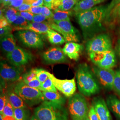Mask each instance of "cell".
I'll list each match as a JSON object with an SVG mask.
<instances>
[{"instance_id":"obj_12","label":"cell","mask_w":120,"mask_h":120,"mask_svg":"<svg viewBox=\"0 0 120 120\" xmlns=\"http://www.w3.org/2000/svg\"><path fill=\"white\" fill-rule=\"evenodd\" d=\"M92 70L103 87L108 90L113 89L115 72L112 69H102L93 66Z\"/></svg>"},{"instance_id":"obj_54","label":"cell","mask_w":120,"mask_h":120,"mask_svg":"<svg viewBox=\"0 0 120 120\" xmlns=\"http://www.w3.org/2000/svg\"><path fill=\"white\" fill-rule=\"evenodd\" d=\"M30 120H39L35 116H33L31 118Z\"/></svg>"},{"instance_id":"obj_35","label":"cell","mask_w":120,"mask_h":120,"mask_svg":"<svg viewBox=\"0 0 120 120\" xmlns=\"http://www.w3.org/2000/svg\"><path fill=\"white\" fill-rule=\"evenodd\" d=\"M111 17L112 19L113 18L115 20L120 21V4L112 10L109 17Z\"/></svg>"},{"instance_id":"obj_10","label":"cell","mask_w":120,"mask_h":120,"mask_svg":"<svg viewBox=\"0 0 120 120\" xmlns=\"http://www.w3.org/2000/svg\"><path fill=\"white\" fill-rule=\"evenodd\" d=\"M48 75L52 82L57 90L67 97H71L76 90V83L74 78L70 80H61L56 78L52 74L47 71Z\"/></svg>"},{"instance_id":"obj_32","label":"cell","mask_w":120,"mask_h":120,"mask_svg":"<svg viewBox=\"0 0 120 120\" xmlns=\"http://www.w3.org/2000/svg\"><path fill=\"white\" fill-rule=\"evenodd\" d=\"M36 71L37 78L41 83L44 82L49 78L47 71L42 69H36Z\"/></svg>"},{"instance_id":"obj_17","label":"cell","mask_w":120,"mask_h":120,"mask_svg":"<svg viewBox=\"0 0 120 120\" xmlns=\"http://www.w3.org/2000/svg\"><path fill=\"white\" fill-rule=\"evenodd\" d=\"M83 49L82 45L77 42H70L66 43L63 49L65 55L72 60H77Z\"/></svg>"},{"instance_id":"obj_49","label":"cell","mask_w":120,"mask_h":120,"mask_svg":"<svg viewBox=\"0 0 120 120\" xmlns=\"http://www.w3.org/2000/svg\"><path fill=\"white\" fill-rule=\"evenodd\" d=\"M44 0V5L51 9V6L52 1L53 0Z\"/></svg>"},{"instance_id":"obj_19","label":"cell","mask_w":120,"mask_h":120,"mask_svg":"<svg viewBox=\"0 0 120 120\" xmlns=\"http://www.w3.org/2000/svg\"><path fill=\"white\" fill-rule=\"evenodd\" d=\"M0 45L2 50L7 55L16 48V40L12 34L0 38Z\"/></svg>"},{"instance_id":"obj_22","label":"cell","mask_w":120,"mask_h":120,"mask_svg":"<svg viewBox=\"0 0 120 120\" xmlns=\"http://www.w3.org/2000/svg\"><path fill=\"white\" fill-rule=\"evenodd\" d=\"M46 101L53 103L64 105L65 99L61 95L57 92H42Z\"/></svg>"},{"instance_id":"obj_28","label":"cell","mask_w":120,"mask_h":120,"mask_svg":"<svg viewBox=\"0 0 120 120\" xmlns=\"http://www.w3.org/2000/svg\"><path fill=\"white\" fill-rule=\"evenodd\" d=\"M26 108H14V116L17 120H26L28 116Z\"/></svg>"},{"instance_id":"obj_33","label":"cell","mask_w":120,"mask_h":120,"mask_svg":"<svg viewBox=\"0 0 120 120\" xmlns=\"http://www.w3.org/2000/svg\"><path fill=\"white\" fill-rule=\"evenodd\" d=\"M14 109L12 105L8 99V101L6 104L3 111V116H14Z\"/></svg>"},{"instance_id":"obj_46","label":"cell","mask_w":120,"mask_h":120,"mask_svg":"<svg viewBox=\"0 0 120 120\" xmlns=\"http://www.w3.org/2000/svg\"><path fill=\"white\" fill-rule=\"evenodd\" d=\"M43 6L38 7H31L29 11L33 13L34 14H41V11Z\"/></svg>"},{"instance_id":"obj_5","label":"cell","mask_w":120,"mask_h":120,"mask_svg":"<svg viewBox=\"0 0 120 120\" xmlns=\"http://www.w3.org/2000/svg\"><path fill=\"white\" fill-rule=\"evenodd\" d=\"M14 92L30 107L46 101L41 90L30 87L23 82H20L15 86Z\"/></svg>"},{"instance_id":"obj_41","label":"cell","mask_w":120,"mask_h":120,"mask_svg":"<svg viewBox=\"0 0 120 120\" xmlns=\"http://www.w3.org/2000/svg\"><path fill=\"white\" fill-rule=\"evenodd\" d=\"M89 117L90 120H100L94 108L92 105L90 108Z\"/></svg>"},{"instance_id":"obj_6","label":"cell","mask_w":120,"mask_h":120,"mask_svg":"<svg viewBox=\"0 0 120 120\" xmlns=\"http://www.w3.org/2000/svg\"><path fill=\"white\" fill-rule=\"evenodd\" d=\"M49 24L52 29L55 30L62 35L66 42H77L79 41L78 31L70 21H63L53 23L50 22Z\"/></svg>"},{"instance_id":"obj_18","label":"cell","mask_w":120,"mask_h":120,"mask_svg":"<svg viewBox=\"0 0 120 120\" xmlns=\"http://www.w3.org/2000/svg\"><path fill=\"white\" fill-rule=\"evenodd\" d=\"M105 0H80L74 6L72 10L76 15L94 8L95 5Z\"/></svg>"},{"instance_id":"obj_52","label":"cell","mask_w":120,"mask_h":120,"mask_svg":"<svg viewBox=\"0 0 120 120\" xmlns=\"http://www.w3.org/2000/svg\"><path fill=\"white\" fill-rule=\"evenodd\" d=\"M3 117L4 120H17L14 116H3Z\"/></svg>"},{"instance_id":"obj_1","label":"cell","mask_w":120,"mask_h":120,"mask_svg":"<svg viewBox=\"0 0 120 120\" xmlns=\"http://www.w3.org/2000/svg\"><path fill=\"white\" fill-rule=\"evenodd\" d=\"M107 9V6H95L76 15L85 39L90 40L102 30V23L106 19Z\"/></svg>"},{"instance_id":"obj_8","label":"cell","mask_w":120,"mask_h":120,"mask_svg":"<svg viewBox=\"0 0 120 120\" xmlns=\"http://www.w3.org/2000/svg\"><path fill=\"white\" fill-rule=\"evenodd\" d=\"M89 55L90 60L95 66L102 69H112L116 65L115 53L112 49L96 52Z\"/></svg>"},{"instance_id":"obj_45","label":"cell","mask_w":120,"mask_h":120,"mask_svg":"<svg viewBox=\"0 0 120 120\" xmlns=\"http://www.w3.org/2000/svg\"><path fill=\"white\" fill-rule=\"evenodd\" d=\"M10 23L5 18L3 15L0 16V28L10 26Z\"/></svg>"},{"instance_id":"obj_27","label":"cell","mask_w":120,"mask_h":120,"mask_svg":"<svg viewBox=\"0 0 120 120\" xmlns=\"http://www.w3.org/2000/svg\"><path fill=\"white\" fill-rule=\"evenodd\" d=\"M40 90L42 92H57V89L54 86L51 79L49 77L45 82L41 83Z\"/></svg>"},{"instance_id":"obj_4","label":"cell","mask_w":120,"mask_h":120,"mask_svg":"<svg viewBox=\"0 0 120 120\" xmlns=\"http://www.w3.org/2000/svg\"><path fill=\"white\" fill-rule=\"evenodd\" d=\"M68 108L72 120H90V109L83 95L76 94L69 98Z\"/></svg>"},{"instance_id":"obj_39","label":"cell","mask_w":120,"mask_h":120,"mask_svg":"<svg viewBox=\"0 0 120 120\" xmlns=\"http://www.w3.org/2000/svg\"><path fill=\"white\" fill-rule=\"evenodd\" d=\"M25 84L30 87L35 88V89H38L39 90L40 89V87H41V83L37 79V78H36L34 80H33L32 81L28 82Z\"/></svg>"},{"instance_id":"obj_37","label":"cell","mask_w":120,"mask_h":120,"mask_svg":"<svg viewBox=\"0 0 120 120\" xmlns=\"http://www.w3.org/2000/svg\"><path fill=\"white\" fill-rule=\"evenodd\" d=\"M8 101L7 96L3 94H1L0 97V113L2 114L4 106Z\"/></svg>"},{"instance_id":"obj_34","label":"cell","mask_w":120,"mask_h":120,"mask_svg":"<svg viewBox=\"0 0 120 120\" xmlns=\"http://www.w3.org/2000/svg\"><path fill=\"white\" fill-rule=\"evenodd\" d=\"M120 4V0H112L110 4L108 6L107 14L106 19H108L112 10Z\"/></svg>"},{"instance_id":"obj_47","label":"cell","mask_w":120,"mask_h":120,"mask_svg":"<svg viewBox=\"0 0 120 120\" xmlns=\"http://www.w3.org/2000/svg\"><path fill=\"white\" fill-rule=\"evenodd\" d=\"M62 0H53L52 2L51 9L56 10L60 7Z\"/></svg>"},{"instance_id":"obj_40","label":"cell","mask_w":120,"mask_h":120,"mask_svg":"<svg viewBox=\"0 0 120 120\" xmlns=\"http://www.w3.org/2000/svg\"><path fill=\"white\" fill-rule=\"evenodd\" d=\"M41 14L47 17L48 19H52L53 16V13L52 12L50 9L45 6L42 7Z\"/></svg>"},{"instance_id":"obj_21","label":"cell","mask_w":120,"mask_h":120,"mask_svg":"<svg viewBox=\"0 0 120 120\" xmlns=\"http://www.w3.org/2000/svg\"><path fill=\"white\" fill-rule=\"evenodd\" d=\"M7 98L9 102L14 108H26V105L24 101L14 92H9Z\"/></svg>"},{"instance_id":"obj_36","label":"cell","mask_w":120,"mask_h":120,"mask_svg":"<svg viewBox=\"0 0 120 120\" xmlns=\"http://www.w3.org/2000/svg\"><path fill=\"white\" fill-rule=\"evenodd\" d=\"M13 28H12L10 26L0 28V38H2L8 35L11 34V32L13 31Z\"/></svg>"},{"instance_id":"obj_13","label":"cell","mask_w":120,"mask_h":120,"mask_svg":"<svg viewBox=\"0 0 120 120\" xmlns=\"http://www.w3.org/2000/svg\"><path fill=\"white\" fill-rule=\"evenodd\" d=\"M0 74L3 79L9 82H16L21 78L20 71L5 61L0 62Z\"/></svg>"},{"instance_id":"obj_53","label":"cell","mask_w":120,"mask_h":120,"mask_svg":"<svg viewBox=\"0 0 120 120\" xmlns=\"http://www.w3.org/2000/svg\"><path fill=\"white\" fill-rule=\"evenodd\" d=\"M37 0H24V2L25 3L28 4H32Z\"/></svg>"},{"instance_id":"obj_2","label":"cell","mask_w":120,"mask_h":120,"mask_svg":"<svg viewBox=\"0 0 120 120\" xmlns=\"http://www.w3.org/2000/svg\"><path fill=\"white\" fill-rule=\"evenodd\" d=\"M76 78L78 90L84 96L89 97L99 92L100 86L94 73L87 64L78 65Z\"/></svg>"},{"instance_id":"obj_20","label":"cell","mask_w":120,"mask_h":120,"mask_svg":"<svg viewBox=\"0 0 120 120\" xmlns=\"http://www.w3.org/2000/svg\"><path fill=\"white\" fill-rule=\"evenodd\" d=\"M108 107L114 115L120 119V100L114 95H109L107 98Z\"/></svg>"},{"instance_id":"obj_9","label":"cell","mask_w":120,"mask_h":120,"mask_svg":"<svg viewBox=\"0 0 120 120\" xmlns=\"http://www.w3.org/2000/svg\"><path fill=\"white\" fill-rule=\"evenodd\" d=\"M16 36L23 45L28 47L42 49L44 46L43 40L40 34L30 30L17 31Z\"/></svg>"},{"instance_id":"obj_48","label":"cell","mask_w":120,"mask_h":120,"mask_svg":"<svg viewBox=\"0 0 120 120\" xmlns=\"http://www.w3.org/2000/svg\"><path fill=\"white\" fill-rule=\"evenodd\" d=\"M44 4V0H37L31 4L32 7H38L42 6Z\"/></svg>"},{"instance_id":"obj_15","label":"cell","mask_w":120,"mask_h":120,"mask_svg":"<svg viewBox=\"0 0 120 120\" xmlns=\"http://www.w3.org/2000/svg\"><path fill=\"white\" fill-rule=\"evenodd\" d=\"M92 106L94 107L100 120H112V116L107 103L101 97L94 99Z\"/></svg>"},{"instance_id":"obj_44","label":"cell","mask_w":120,"mask_h":120,"mask_svg":"<svg viewBox=\"0 0 120 120\" xmlns=\"http://www.w3.org/2000/svg\"><path fill=\"white\" fill-rule=\"evenodd\" d=\"M24 3V0H13L9 7H12L16 9L21 6Z\"/></svg>"},{"instance_id":"obj_51","label":"cell","mask_w":120,"mask_h":120,"mask_svg":"<svg viewBox=\"0 0 120 120\" xmlns=\"http://www.w3.org/2000/svg\"><path fill=\"white\" fill-rule=\"evenodd\" d=\"M116 51H117V54H118V55L119 56L120 59V39L118 41V42L117 43V45H116Z\"/></svg>"},{"instance_id":"obj_3","label":"cell","mask_w":120,"mask_h":120,"mask_svg":"<svg viewBox=\"0 0 120 120\" xmlns=\"http://www.w3.org/2000/svg\"><path fill=\"white\" fill-rule=\"evenodd\" d=\"M39 120H68V114L63 105L45 101L34 110Z\"/></svg>"},{"instance_id":"obj_38","label":"cell","mask_w":120,"mask_h":120,"mask_svg":"<svg viewBox=\"0 0 120 120\" xmlns=\"http://www.w3.org/2000/svg\"><path fill=\"white\" fill-rule=\"evenodd\" d=\"M18 14L24 17L26 20L30 22H33V18L35 14L33 13H31L30 11L26 12H18Z\"/></svg>"},{"instance_id":"obj_31","label":"cell","mask_w":120,"mask_h":120,"mask_svg":"<svg viewBox=\"0 0 120 120\" xmlns=\"http://www.w3.org/2000/svg\"><path fill=\"white\" fill-rule=\"evenodd\" d=\"M37 71L36 69H32L30 71L24 74L23 76L22 79L23 82L25 83H26L28 82H30L37 78L36 76Z\"/></svg>"},{"instance_id":"obj_24","label":"cell","mask_w":120,"mask_h":120,"mask_svg":"<svg viewBox=\"0 0 120 120\" xmlns=\"http://www.w3.org/2000/svg\"><path fill=\"white\" fill-rule=\"evenodd\" d=\"M73 14L72 11H61L58 9L54 10L53 16L52 18L53 22L63 21H70V16Z\"/></svg>"},{"instance_id":"obj_23","label":"cell","mask_w":120,"mask_h":120,"mask_svg":"<svg viewBox=\"0 0 120 120\" xmlns=\"http://www.w3.org/2000/svg\"><path fill=\"white\" fill-rule=\"evenodd\" d=\"M46 35L49 42L54 45H62L65 42L64 38L60 34L52 29L49 30Z\"/></svg>"},{"instance_id":"obj_56","label":"cell","mask_w":120,"mask_h":120,"mask_svg":"<svg viewBox=\"0 0 120 120\" xmlns=\"http://www.w3.org/2000/svg\"><path fill=\"white\" fill-rule=\"evenodd\" d=\"M2 0H0V1H2Z\"/></svg>"},{"instance_id":"obj_11","label":"cell","mask_w":120,"mask_h":120,"mask_svg":"<svg viewBox=\"0 0 120 120\" xmlns=\"http://www.w3.org/2000/svg\"><path fill=\"white\" fill-rule=\"evenodd\" d=\"M6 56L10 62L17 67L28 64L33 58L31 53L18 46H17L13 51Z\"/></svg>"},{"instance_id":"obj_14","label":"cell","mask_w":120,"mask_h":120,"mask_svg":"<svg viewBox=\"0 0 120 120\" xmlns=\"http://www.w3.org/2000/svg\"><path fill=\"white\" fill-rule=\"evenodd\" d=\"M44 61L47 64L63 63L66 61V56L60 47H52L43 53Z\"/></svg>"},{"instance_id":"obj_29","label":"cell","mask_w":120,"mask_h":120,"mask_svg":"<svg viewBox=\"0 0 120 120\" xmlns=\"http://www.w3.org/2000/svg\"><path fill=\"white\" fill-rule=\"evenodd\" d=\"M30 23V22L18 14L16 20L11 25L13 26L14 28H21L28 26Z\"/></svg>"},{"instance_id":"obj_25","label":"cell","mask_w":120,"mask_h":120,"mask_svg":"<svg viewBox=\"0 0 120 120\" xmlns=\"http://www.w3.org/2000/svg\"><path fill=\"white\" fill-rule=\"evenodd\" d=\"M2 11L4 12L3 15L4 17L10 24H12L17 18L18 11L15 8L12 7H7Z\"/></svg>"},{"instance_id":"obj_43","label":"cell","mask_w":120,"mask_h":120,"mask_svg":"<svg viewBox=\"0 0 120 120\" xmlns=\"http://www.w3.org/2000/svg\"><path fill=\"white\" fill-rule=\"evenodd\" d=\"M31 7H32L31 4H28L24 3L21 6L16 9L18 12H26V11H29L30 8H31Z\"/></svg>"},{"instance_id":"obj_42","label":"cell","mask_w":120,"mask_h":120,"mask_svg":"<svg viewBox=\"0 0 120 120\" xmlns=\"http://www.w3.org/2000/svg\"><path fill=\"white\" fill-rule=\"evenodd\" d=\"M47 19H48L47 18L43 15L42 14H35L33 18V22L41 23L45 22Z\"/></svg>"},{"instance_id":"obj_30","label":"cell","mask_w":120,"mask_h":120,"mask_svg":"<svg viewBox=\"0 0 120 120\" xmlns=\"http://www.w3.org/2000/svg\"><path fill=\"white\" fill-rule=\"evenodd\" d=\"M113 89L120 96V69L115 72V75L113 82Z\"/></svg>"},{"instance_id":"obj_26","label":"cell","mask_w":120,"mask_h":120,"mask_svg":"<svg viewBox=\"0 0 120 120\" xmlns=\"http://www.w3.org/2000/svg\"><path fill=\"white\" fill-rule=\"evenodd\" d=\"M80 0H62L61 3L57 9L61 11H69L73 9Z\"/></svg>"},{"instance_id":"obj_55","label":"cell","mask_w":120,"mask_h":120,"mask_svg":"<svg viewBox=\"0 0 120 120\" xmlns=\"http://www.w3.org/2000/svg\"><path fill=\"white\" fill-rule=\"evenodd\" d=\"M0 120H3V116L2 114L0 115Z\"/></svg>"},{"instance_id":"obj_7","label":"cell","mask_w":120,"mask_h":120,"mask_svg":"<svg viewBox=\"0 0 120 120\" xmlns=\"http://www.w3.org/2000/svg\"><path fill=\"white\" fill-rule=\"evenodd\" d=\"M111 39L106 34L98 35L88 40L86 49L88 54L93 52L106 51L112 49Z\"/></svg>"},{"instance_id":"obj_16","label":"cell","mask_w":120,"mask_h":120,"mask_svg":"<svg viewBox=\"0 0 120 120\" xmlns=\"http://www.w3.org/2000/svg\"><path fill=\"white\" fill-rule=\"evenodd\" d=\"M13 30L19 31V30H30L38 34H47L48 32L52 29L49 24L45 22L41 23L30 22L28 26L26 27L21 28H14Z\"/></svg>"},{"instance_id":"obj_50","label":"cell","mask_w":120,"mask_h":120,"mask_svg":"<svg viewBox=\"0 0 120 120\" xmlns=\"http://www.w3.org/2000/svg\"><path fill=\"white\" fill-rule=\"evenodd\" d=\"M13 0H3L0 1L1 4H2L5 6L9 7V5L10 4L11 2Z\"/></svg>"}]
</instances>
